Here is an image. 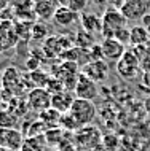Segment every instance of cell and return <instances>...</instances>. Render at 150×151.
Returning <instances> with one entry per match:
<instances>
[{
    "label": "cell",
    "mask_w": 150,
    "mask_h": 151,
    "mask_svg": "<svg viewBox=\"0 0 150 151\" xmlns=\"http://www.w3.org/2000/svg\"><path fill=\"white\" fill-rule=\"evenodd\" d=\"M69 113H70V116L78 124V127L90 126L96 119V115H98L96 105L91 100H83V99H75L70 110H69Z\"/></svg>",
    "instance_id": "obj_1"
},
{
    "label": "cell",
    "mask_w": 150,
    "mask_h": 151,
    "mask_svg": "<svg viewBox=\"0 0 150 151\" xmlns=\"http://www.w3.org/2000/svg\"><path fill=\"white\" fill-rule=\"evenodd\" d=\"M101 19H102L101 34L104 35V38H113L121 29L126 27V18L120 10H115V8H107Z\"/></svg>",
    "instance_id": "obj_2"
},
{
    "label": "cell",
    "mask_w": 150,
    "mask_h": 151,
    "mask_svg": "<svg viewBox=\"0 0 150 151\" xmlns=\"http://www.w3.org/2000/svg\"><path fill=\"white\" fill-rule=\"evenodd\" d=\"M139 70H141V60L139 56L136 54V51L133 50H126L118 62H117V73L121 80H134L139 76Z\"/></svg>",
    "instance_id": "obj_3"
},
{
    "label": "cell",
    "mask_w": 150,
    "mask_h": 151,
    "mask_svg": "<svg viewBox=\"0 0 150 151\" xmlns=\"http://www.w3.org/2000/svg\"><path fill=\"white\" fill-rule=\"evenodd\" d=\"M27 105L32 111H37L38 115L45 110L51 108V94L45 88H34L27 94Z\"/></svg>",
    "instance_id": "obj_4"
},
{
    "label": "cell",
    "mask_w": 150,
    "mask_h": 151,
    "mask_svg": "<svg viewBox=\"0 0 150 151\" xmlns=\"http://www.w3.org/2000/svg\"><path fill=\"white\" fill-rule=\"evenodd\" d=\"M101 46V52H102V59L105 62H118V60L123 58L125 51V45L118 42L117 38H104L102 42L99 43Z\"/></svg>",
    "instance_id": "obj_5"
},
{
    "label": "cell",
    "mask_w": 150,
    "mask_h": 151,
    "mask_svg": "<svg viewBox=\"0 0 150 151\" xmlns=\"http://www.w3.org/2000/svg\"><path fill=\"white\" fill-rule=\"evenodd\" d=\"M149 8H150L149 0H125L120 11L126 18V21H137V19L144 18L147 14Z\"/></svg>",
    "instance_id": "obj_6"
},
{
    "label": "cell",
    "mask_w": 150,
    "mask_h": 151,
    "mask_svg": "<svg viewBox=\"0 0 150 151\" xmlns=\"http://www.w3.org/2000/svg\"><path fill=\"white\" fill-rule=\"evenodd\" d=\"M74 94L77 99H83V100H94L99 96V88L98 83H94L93 80L86 78L85 75L78 73V78H77V84L74 89Z\"/></svg>",
    "instance_id": "obj_7"
},
{
    "label": "cell",
    "mask_w": 150,
    "mask_h": 151,
    "mask_svg": "<svg viewBox=\"0 0 150 151\" xmlns=\"http://www.w3.org/2000/svg\"><path fill=\"white\" fill-rule=\"evenodd\" d=\"M82 75H85L86 78L93 80L94 83H101L107 78L109 73V64L104 59H98V60H91V62L85 64L83 68L80 70Z\"/></svg>",
    "instance_id": "obj_8"
},
{
    "label": "cell",
    "mask_w": 150,
    "mask_h": 151,
    "mask_svg": "<svg viewBox=\"0 0 150 151\" xmlns=\"http://www.w3.org/2000/svg\"><path fill=\"white\" fill-rule=\"evenodd\" d=\"M24 142L22 132L16 129H2L0 127V148L10 150V151H19Z\"/></svg>",
    "instance_id": "obj_9"
},
{
    "label": "cell",
    "mask_w": 150,
    "mask_h": 151,
    "mask_svg": "<svg viewBox=\"0 0 150 151\" xmlns=\"http://www.w3.org/2000/svg\"><path fill=\"white\" fill-rule=\"evenodd\" d=\"M75 94L72 91H61L58 94H54V96H51V108L58 110L61 115H64V113H69V110H70L72 104L75 102Z\"/></svg>",
    "instance_id": "obj_10"
},
{
    "label": "cell",
    "mask_w": 150,
    "mask_h": 151,
    "mask_svg": "<svg viewBox=\"0 0 150 151\" xmlns=\"http://www.w3.org/2000/svg\"><path fill=\"white\" fill-rule=\"evenodd\" d=\"M58 8H59L58 0H37L34 3V13L42 21H48L54 16Z\"/></svg>",
    "instance_id": "obj_11"
},
{
    "label": "cell",
    "mask_w": 150,
    "mask_h": 151,
    "mask_svg": "<svg viewBox=\"0 0 150 151\" xmlns=\"http://www.w3.org/2000/svg\"><path fill=\"white\" fill-rule=\"evenodd\" d=\"M78 19H80L78 13L72 11L70 8H67V6H59L58 10H56L54 16H53V21L61 27H70L72 24H75Z\"/></svg>",
    "instance_id": "obj_12"
},
{
    "label": "cell",
    "mask_w": 150,
    "mask_h": 151,
    "mask_svg": "<svg viewBox=\"0 0 150 151\" xmlns=\"http://www.w3.org/2000/svg\"><path fill=\"white\" fill-rule=\"evenodd\" d=\"M80 24H82L83 30L88 32V34L102 32V19L94 13H83L80 16Z\"/></svg>",
    "instance_id": "obj_13"
},
{
    "label": "cell",
    "mask_w": 150,
    "mask_h": 151,
    "mask_svg": "<svg viewBox=\"0 0 150 151\" xmlns=\"http://www.w3.org/2000/svg\"><path fill=\"white\" fill-rule=\"evenodd\" d=\"M3 86L7 89H10V91H13V94H18L22 89L21 75L16 70V67H10L5 73H3Z\"/></svg>",
    "instance_id": "obj_14"
},
{
    "label": "cell",
    "mask_w": 150,
    "mask_h": 151,
    "mask_svg": "<svg viewBox=\"0 0 150 151\" xmlns=\"http://www.w3.org/2000/svg\"><path fill=\"white\" fill-rule=\"evenodd\" d=\"M149 42V32L145 26H136L129 29V45L133 46H144Z\"/></svg>",
    "instance_id": "obj_15"
},
{
    "label": "cell",
    "mask_w": 150,
    "mask_h": 151,
    "mask_svg": "<svg viewBox=\"0 0 150 151\" xmlns=\"http://www.w3.org/2000/svg\"><path fill=\"white\" fill-rule=\"evenodd\" d=\"M61 116H62V115H61L58 110H54V108H48V110H45V111H42L38 115V118L45 122V126L48 129L58 127L59 122H61Z\"/></svg>",
    "instance_id": "obj_16"
},
{
    "label": "cell",
    "mask_w": 150,
    "mask_h": 151,
    "mask_svg": "<svg viewBox=\"0 0 150 151\" xmlns=\"http://www.w3.org/2000/svg\"><path fill=\"white\" fill-rule=\"evenodd\" d=\"M45 137L40 135V137H27L24 138L22 146L19 151H45Z\"/></svg>",
    "instance_id": "obj_17"
},
{
    "label": "cell",
    "mask_w": 150,
    "mask_h": 151,
    "mask_svg": "<svg viewBox=\"0 0 150 151\" xmlns=\"http://www.w3.org/2000/svg\"><path fill=\"white\" fill-rule=\"evenodd\" d=\"M18 124V115L11 110H2L0 111V127L2 129H14Z\"/></svg>",
    "instance_id": "obj_18"
},
{
    "label": "cell",
    "mask_w": 150,
    "mask_h": 151,
    "mask_svg": "<svg viewBox=\"0 0 150 151\" xmlns=\"http://www.w3.org/2000/svg\"><path fill=\"white\" fill-rule=\"evenodd\" d=\"M30 78H32V81H34L35 88H45L46 83L50 81V75H48V73H45L42 68H38V70L32 72Z\"/></svg>",
    "instance_id": "obj_19"
},
{
    "label": "cell",
    "mask_w": 150,
    "mask_h": 151,
    "mask_svg": "<svg viewBox=\"0 0 150 151\" xmlns=\"http://www.w3.org/2000/svg\"><path fill=\"white\" fill-rule=\"evenodd\" d=\"M75 42H77V46H78L80 50H85V48H88V50H90L93 45H96V43H93V38L90 37V34H88V32H85V30H80L78 34H77Z\"/></svg>",
    "instance_id": "obj_20"
},
{
    "label": "cell",
    "mask_w": 150,
    "mask_h": 151,
    "mask_svg": "<svg viewBox=\"0 0 150 151\" xmlns=\"http://www.w3.org/2000/svg\"><path fill=\"white\" fill-rule=\"evenodd\" d=\"M43 137H45L46 145H48V143L56 145L58 142H61V138H62V130L58 129V127H54V129H48Z\"/></svg>",
    "instance_id": "obj_21"
},
{
    "label": "cell",
    "mask_w": 150,
    "mask_h": 151,
    "mask_svg": "<svg viewBox=\"0 0 150 151\" xmlns=\"http://www.w3.org/2000/svg\"><path fill=\"white\" fill-rule=\"evenodd\" d=\"M30 35L34 40H43L45 37L48 35V29L45 24L38 22V24H34V26L30 27Z\"/></svg>",
    "instance_id": "obj_22"
},
{
    "label": "cell",
    "mask_w": 150,
    "mask_h": 151,
    "mask_svg": "<svg viewBox=\"0 0 150 151\" xmlns=\"http://www.w3.org/2000/svg\"><path fill=\"white\" fill-rule=\"evenodd\" d=\"M59 126H62V127H64V129H67V130H75V132H77V129H80V127H78V124L75 122V119L70 116V113H64V115L61 116Z\"/></svg>",
    "instance_id": "obj_23"
},
{
    "label": "cell",
    "mask_w": 150,
    "mask_h": 151,
    "mask_svg": "<svg viewBox=\"0 0 150 151\" xmlns=\"http://www.w3.org/2000/svg\"><path fill=\"white\" fill-rule=\"evenodd\" d=\"M86 5H88V0H70L67 8H70L75 13H82L85 8H86Z\"/></svg>",
    "instance_id": "obj_24"
},
{
    "label": "cell",
    "mask_w": 150,
    "mask_h": 151,
    "mask_svg": "<svg viewBox=\"0 0 150 151\" xmlns=\"http://www.w3.org/2000/svg\"><path fill=\"white\" fill-rule=\"evenodd\" d=\"M113 38H117L118 42H121L123 45L129 43V29H126V27H125V29H121V30L118 32V34L113 37Z\"/></svg>",
    "instance_id": "obj_25"
},
{
    "label": "cell",
    "mask_w": 150,
    "mask_h": 151,
    "mask_svg": "<svg viewBox=\"0 0 150 151\" xmlns=\"http://www.w3.org/2000/svg\"><path fill=\"white\" fill-rule=\"evenodd\" d=\"M141 88L145 89L150 94V70L142 73V81H141Z\"/></svg>",
    "instance_id": "obj_26"
},
{
    "label": "cell",
    "mask_w": 150,
    "mask_h": 151,
    "mask_svg": "<svg viewBox=\"0 0 150 151\" xmlns=\"http://www.w3.org/2000/svg\"><path fill=\"white\" fill-rule=\"evenodd\" d=\"M91 2L99 8H105V5H107V0H91Z\"/></svg>",
    "instance_id": "obj_27"
},
{
    "label": "cell",
    "mask_w": 150,
    "mask_h": 151,
    "mask_svg": "<svg viewBox=\"0 0 150 151\" xmlns=\"http://www.w3.org/2000/svg\"><path fill=\"white\" fill-rule=\"evenodd\" d=\"M144 105H145V113H147V116H149V119H150V96L145 99Z\"/></svg>",
    "instance_id": "obj_28"
},
{
    "label": "cell",
    "mask_w": 150,
    "mask_h": 151,
    "mask_svg": "<svg viewBox=\"0 0 150 151\" xmlns=\"http://www.w3.org/2000/svg\"><path fill=\"white\" fill-rule=\"evenodd\" d=\"M59 6H69V3H70V0H58Z\"/></svg>",
    "instance_id": "obj_29"
},
{
    "label": "cell",
    "mask_w": 150,
    "mask_h": 151,
    "mask_svg": "<svg viewBox=\"0 0 150 151\" xmlns=\"http://www.w3.org/2000/svg\"><path fill=\"white\" fill-rule=\"evenodd\" d=\"M7 3H8V0H0V10H3L7 6Z\"/></svg>",
    "instance_id": "obj_30"
},
{
    "label": "cell",
    "mask_w": 150,
    "mask_h": 151,
    "mask_svg": "<svg viewBox=\"0 0 150 151\" xmlns=\"http://www.w3.org/2000/svg\"><path fill=\"white\" fill-rule=\"evenodd\" d=\"M149 2H150V0H149Z\"/></svg>",
    "instance_id": "obj_31"
}]
</instances>
